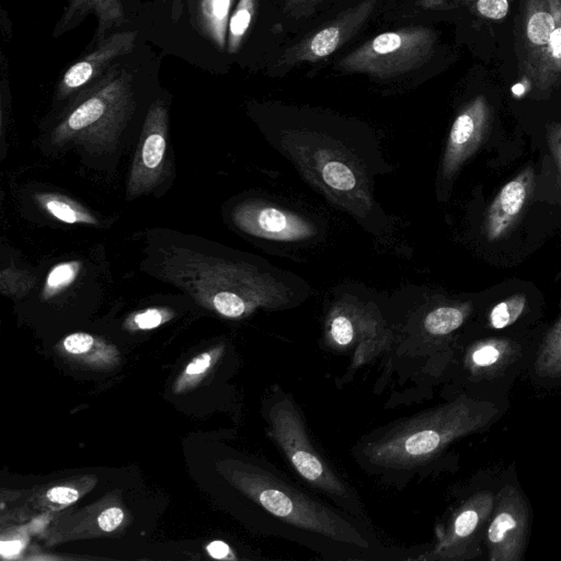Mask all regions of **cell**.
<instances>
[{
	"instance_id": "6da1fadb",
	"label": "cell",
	"mask_w": 561,
	"mask_h": 561,
	"mask_svg": "<svg viewBox=\"0 0 561 561\" xmlns=\"http://www.w3.org/2000/svg\"><path fill=\"white\" fill-rule=\"evenodd\" d=\"M485 400L469 396L407 420L396 422L363 438L355 448L357 461L375 474L408 473L430 462L454 440L486 423Z\"/></svg>"
},
{
	"instance_id": "7a4b0ae2",
	"label": "cell",
	"mask_w": 561,
	"mask_h": 561,
	"mask_svg": "<svg viewBox=\"0 0 561 561\" xmlns=\"http://www.w3.org/2000/svg\"><path fill=\"white\" fill-rule=\"evenodd\" d=\"M265 415L272 439L295 472L314 490L334 501L341 510L364 520V508L355 491L317 453L298 407L277 385L272 387Z\"/></svg>"
},
{
	"instance_id": "3957f363",
	"label": "cell",
	"mask_w": 561,
	"mask_h": 561,
	"mask_svg": "<svg viewBox=\"0 0 561 561\" xmlns=\"http://www.w3.org/2000/svg\"><path fill=\"white\" fill-rule=\"evenodd\" d=\"M167 278L227 318L245 314L255 300L238 282L233 266L205 254L182 251L164 260Z\"/></svg>"
},
{
	"instance_id": "277c9868",
	"label": "cell",
	"mask_w": 561,
	"mask_h": 561,
	"mask_svg": "<svg viewBox=\"0 0 561 561\" xmlns=\"http://www.w3.org/2000/svg\"><path fill=\"white\" fill-rule=\"evenodd\" d=\"M534 356L506 337H486L473 343L463 356V369L473 385L471 388L476 389L474 398L491 402V398L503 396Z\"/></svg>"
},
{
	"instance_id": "5b68a950",
	"label": "cell",
	"mask_w": 561,
	"mask_h": 561,
	"mask_svg": "<svg viewBox=\"0 0 561 561\" xmlns=\"http://www.w3.org/2000/svg\"><path fill=\"white\" fill-rule=\"evenodd\" d=\"M496 494L481 491L467 499L437 535L433 549L422 552L414 560L459 561L474 558L483 539L494 507Z\"/></svg>"
},
{
	"instance_id": "8992f818",
	"label": "cell",
	"mask_w": 561,
	"mask_h": 561,
	"mask_svg": "<svg viewBox=\"0 0 561 561\" xmlns=\"http://www.w3.org/2000/svg\"><path fill=\"white\" fill-rule=\"evenodd\" d=\"M528 508L515 485L506 484L497 492L484 538L490 560H522L529 529Z\"/></svg>"
},
{
	"instance_id": "52a82bcc",
	"label": "cell",
	"mask_w": 561,
	"mask_h": 561,
	"mask_svg": "<svg viewBox=\"0 0 561 561\" xmlns=\"http://www.w3.org/2000/svg\"><path fill=\"white\" fill-rule=\"evenodd\" d=\"M167 125L162 113H152L145 125L130 169L127 197L152 191L160 184L165 167Z\"/></svg>"
},
{
	"instance_id": "ba28073f",
	"label": "cell",
	"mask_w": 561,
	"mask_h": 561,
	"mask_svg": "<svg viewBox=\"0 0 561 561\" xmlns=\"http://www.w3.org/2000/svg\"><path fill=\"white\" fill-rule=\"evenodd\" d=\"M491 123V108L483 95L472 100L456 117L447 141L445 169L448 173L467 160L481 145Z\"/></svg>"
},
{
	"instance_id": "9c48e42d",
	"label": "cell",
	"mask_w": 561,
	"mask_h": 561,
	"mask_svg": "<svg viewBox=\"0 0 561 561\" xmlns=\"http://www.w3.org/2000/svg\"><path fill=\"white\" fill-rule=\"evenodd\" d=\"M534 184V171L526 168L507 182L486 210L483 232L489 241L503 237L519 217Z\"/></svg>"
},
{
	"instance_id": "30bf717a",
	"label": "cell",
	"mask_w": 561,
	"mask_h": 561,
	"mask_svg": "<svg viewBox=\"0 0 561 561\" xmlns=\"http://www.w3.org/2000/svg\"><path fill=\"white\" fill-rule=\"evenodd\" d=\"M234 221L249 233L274 239L291 240L308 232L299 219L270 206L240 207L234 213Z\"/></svg>"
},
{
	"instance_id": "8fae6325",
	"label": "cell",
	"mask_w": 561,
	"mask_h": 561,
	"mask_svg": "<svg viewBox=\"0 0 561 561\" xmlns=\"http://www.w3.org/2000/svg\"><path fill=\"white\" fill-rule=\"evenodd\" d=\"M556 27L550 42L530 75L538 89L546 90L561 76V0H554Z\"/></svg>"
},
{
	"instance_id": "7c38bea8",
	"label": "cell",
	"mask_w": 561,
	"mask_h": 561,
	"mask_svg": "<svg viewBox=\"0 0 561 561\" xmlns=\"http://www.w3.org/2000/svg\"><path fill=\"white\" fill-rule=\"evenodd\" d=\"M41 208L54 218L70 225L96 226V218L75 199L58 193H37L34 196Z\"/></svg>"
},
{
	"instance_id": "4fadbf2b",
	"label": "cell",
	"mask_w": 561,
	"mask_h": 561,
	"mask_svg": "<svg viewBox=\"0 0 561 561\" xmlns=\"http://www.w3.org/2000/svg\"><path fill=\"white\" fill-rule=\"evenodd\" d=\"M526 307V297L515 294L496 304L489 312L488 324L494 330H503L514 324Z\"/></svg>"
},
{
	"instance_id": "5bb4252c",
	"label": "cell",
	"mask_w": 561,
	"mask_h": 561,
	"mask_svg": "<svg viewBox=\"0 0 561 561\" xmlns=\"http://www.w3.org/2000/svg\"><path fill=\"white\" fill-rule=\"evenodd\" d=\"M466 313L456 307H439L424 319V329L432 335H447L457 330L465 321Z\"/></svg>"
},
{
	"instance_id": "9a60e30c",
	"label": "cell",
	"mask_w": 561,
	"mask_h": 561,
	"mask_svg": "<svg viewBox=\"0 0 561 561\" xmlns=\"http://www.w3.org/2000/svg\"><path fill=\"white\" fill-rule=\"evenodd\" d=\"M81 268V262L66 261L55 265L48 273L43 288V297L48 299L67 287L77 278Z\"/></svg>"
},
{
	"instance_id": "2e32d148",
	"label": "cell",
	"mask_w": 561,
	"mask_h": 561,
	"mask_svg": "<svg viewBox=\"0 0 561 561\" xmlns=\"http://www.w3.org/2000/svg\"><path fill=\"white\" fill-rule=\"evenodd\" d=\"M536 357L545 359V368H553L554 374L561 375V318L548 333Z\"/></svg>"
},
{
	"instance_id": "e0dca14e",
	"label": "cell",
	"mask_w": 561,
	"mask_h": 561,
	"mask_svg": "<svg viewBox=\"0 0 561 561\" xmlns=\"http://www.w3.org/2000/svg\"><path fill=\"white\" fill-rule=\"evenodd\" d=\"M321 176L327 185L339 191L352 190L356 184L353 171L339 161L324 164L321 170Z\"/></svg>"
},
{
	"instance_id": "ac0fdd59",
	"label": "cell",
	"mask_w": 561,
	"mask_h": 561,
	"mask_svg": "<svg viewBox=\"0 0 561 561\" xmlns=\"http://www.w3.org/2000/svg\"><path fill=\"white\" fill-rule=\"evenodd\" d=\"M340 30L335 26L327 27L312 38L310 49L313 55L324 57L334 51L339 44Z\"/></svg>"
},
{
	"instance_id": "d6986e66",
	"label": "cell",
	"mask_w": 561,
	"mask_h": 561,
	"mask_svg": "<svg viewBox=\"0 0 561 561\" xmlns=\"http://www.w3.org/2000/svg\"><path fill=\"white\" fill-rule=\"evenodd\" d=\"M331 340L337 346H348L355 337L354 325L345 316H336L330 323Z\"/></svg>"
},
{
	"instance_id": "ffe728a7",
	"label": "cell",
	"mask_w": 561,
	"mask_h": 561,
	"mask_svg": "<svg viewBox=\"0 0 561 561\" xmlns=\"http://www.w3.org/2000/svg\"><path fill=\"white\" fill-rule=\"evenodd\" d=\"M170 318L169 311L160 308H149L133 317V323L140 330H149L159 327Z\"/></svg>"
},
{
	"instance_id": "44dd1931",
	"label": "cell",
	"mask_w": 561,
	"mask_h": 561,
	"mask_svg": "<svg viewBox=\"0 0 561 561\" xmlns=\"http://www.w3.org/2000/svg\"><path fill=\"white\" fill-rule=\"evenodd\" d=\"M95 339L88 333L77 332L69 334L62 341L64 348L72 355H83L95 345Z\"/></svg>"
},
{
	"instance_id": "7402d4cb",
	"label": "cell",
	"mask_w": 561,
	"mask_h": 561,
	"mask_svg": "<svg viewBox=\"0 0 561 561\" xmlns=\"http://www.w3.org/2000/svg\"><path fill=\"white\" fill-rule=\"evenodd\" d=\"M508 0H478V12L491 20H501L508 13Z\"/></svg>"
},
{
	"instance_id": "603a6c76",
	"label": "cell",
	"mask_w": 561,
	"mask_h": 561,
	"mask_svg": "<svg viewBox=\"0 0 561 561\" xmlns=\"http://www.w3.org/2000/svg\"><path fill=\"white\" fill-rule=\"evenodd\" d=\"M546 138L551 156L561 173V124L550 123L546 128Z\"/></svg>"
},
{
	"instance_id": "cb8c5ba5",
	"label": "cell",
	"mask_w": 561,
	"mask_h": 561,
	"mask_svg": "<svg viewBox=\"0 0 561 561\" xmlns=\"http://www.w3.org/2000/svg\"><path fill=\"white\" fill-rule=\"evenodd\" d=\"M92 75V67L89 62L81 61L72 66L65 75V83L76 88L87 82Z\"/></svg>"
},
{
	"instance_id": "d4e9b609",
	"label": "cell",
	"mask_w": 561,
	"mask_h": 561,
	"mask_svg": "<svg viewBox=\"0 0 561 561\" xmlns=\"http://www.w3.org/2000/svg\"><path fill=\"white\" fill-rule=\"evenodd\" d=\"M401 46V36L397 33H383L373 41V49L379 55L394 51Z\"/></svg>"
},
{
	"instance_id": "484cf974",
	"label": "cell",
	"mask_w": 561,
	"mask_h": 561,
	"mask_svg": "<svg viewBox=\"0 0 561 561\" xmlns=\"http://www.w3.org/2000/svg\"><path fill=\"white\" fill-rule=\"evenodd\" d=\"M124 519V513L118 507H110L106 511H103L98 517V524L100 528L104 531H112Z\"/></svg>"
},
{
	"instance_id": "4316f807",
	"label": "cell",
	"mask_w": 561,
	"mask_h": 561,
	"mask_svg": "<svg viewBox=\"0 0 561 561\" xmlns=\"http://www.w3.org/2000/svg\"><path fill=\"white\" fill-rule=\"evenodd\" d=\"M10 274L13 276L14 280H3L1 279V289L4 291L8 289L9 293H18L16 284L20 289L23 291L30 289L34 279L31 276H27L26 273H22L20 271L8 268Z\"/></svg>"
},
{
	"instance_id": "83f0119b",
	"label": "cell",
	"mask_w": 561,
	"mask_h": 561,
	"mask_svg": "<svg viewBox=\"0 0 561 561\" xmlns=\"http://www.w3.org/2000/svg\"><path fill=\"white\" fill-rule=\"evenodd\" d=\"M49 501L58 504H70L78 500L79 493L77 490L68 486H54L46 493Z\"/></svg>"
},
{
	"instance_id": "f1b7e54d",
	"label": "cell",
	"mask_w": 561,
	"mask_h": 561,
	"mask_svg": "<svg viewBox=\"0 0 561 561\" xmlns=\"http://www.w3.org/2000/svg\"><path fill=\"white\" fill-rule=\"evenodd\" d=\"M251 21V13L248 8H240L231 19L230 31L236 37L243 35Z\"/></svg>"
},
{
	"instance_id": "f546056e",
	"label": "cell",
	"mask_w": 561,
	"mask_h": 561,
	"mask_svg": "<svg viewBox=\"0 0 561 561\" xmlns=\"http://www.w3.org/2000/svg\"><path fill=\"white\" fill-rule=\"evenodd\" d=\"M211 364V355L203 353L195 357L185 368V374L188 376L201 375L208 369Z\"/></svg>"
},
{
	"instance_id": "4dcf8cb0",
	"label": "cell",
	"mask_w": 561,
	"mask_h": 561,
	"mask_svg": "<svg viewBox=\"0 0 561 561\" xmlns=\"http://www.w3.org/2000/svg\"><path fill=\"white\" fill-rule=\"evenodd\" d=\"M207 551L215 559H224L230 553V548L224 541L216 540L207 546Z\"/></svg>"
},
{
	"instance_id": "1f68e13d",
	"label": "cell",
	"mask_w": 561,
	"mask_h": 561,
	"mask_svg": "<svg viewBox=\"0 0 561 561\" xmlns=\"http://www.w3.org/2000/svg\"><path fill=\"white\" fill-rule=\"evenodd\" d=\"M229 3L230 0H211L213 14L216 19L222 20L226 18Z\"/></svg>"
},
{
	"instance_id": "d6a6232c",
	"label": "cell",
	"mask_w": 561,
	"mask_h": 561,
	"mask_svg": "<svg viewBox=\"0 0 561 561\" xmlns=\"http://www.w3.org/2000/svg\"><path fill=\"white\" fill-rule=\"evenodd\" d=\"M20 549V542L11 541V542H2L1 551L3 554H12L16 553Z\"/></svg>"
}]
</instances>
